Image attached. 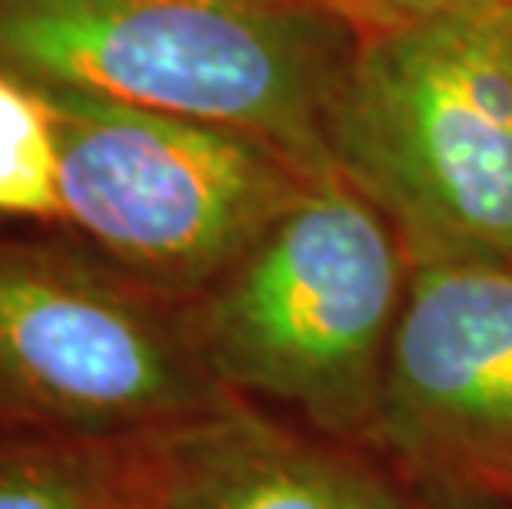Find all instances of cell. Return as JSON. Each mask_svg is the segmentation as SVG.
<instances>
[{
  "label": "cell",
  "instance_id": "3957f363",
  "mask_svg": "<svg viewBox=\"0 0 512 509\" xmlns=\"http://www.w3.org/2000/svg\"><path fill=\"white\" fill-rule=\"evenodd\" d=\"M407 262L377 205L328 172L215 281L212 367L331 430L377 424Z\"/></svg>",
  "mask_w": 512,
  "mask_h": 509
},
{
  "label": "cell",
  "instance_id": "8992f818",
  "mask_svg": "<svg viewBox=\"0 0 512 509\" xmlns=\"http://www.w3.org/2000/svg\"><path fill=\"white\" fill-rule=\"evenodd\" d=\"M0 377L60 414L136 420L195 400L143 308L60 258L0 248Z\"/></svg>",
  "mask_w": 512,
  "mask_h": 509
},
{
  "label": "cell",
  "instance_id": "277c9868",
  "mask_svg": "<svg viewBox=\"0 0 512 509\" xmlns=\"http://www.w3.org/2000/svg\"><path fill=\"white\" fill-rule=\"evenodd\" d=\"M34 86L57 133L63 222L156 285L219 281L328 176L235 129Z\"/></svg>",
  "mask_w": 512,
  "mask_h": 509
},
{
  "label": "cell",
  "instance_id": "7a4b0ae2",
  "mask_svg": "<svg viewBox=\"0 0 512 509\" xmlns=\"http://www.w3.org/2000/svg\"><path fill=\"white\" fill-rule=\"evenodd\" d=\"M328 156L410 265H512V0L361 24Z\"/></svg>",
  "mask_w": 512,
  "mask_h": 509
},
{
  "label": "cell",
  "instance_id": "52a82bcc",
  "mask_svg": "<svg viewBox=\"0 0 512 509\" xmlns=\"http://www.w3.org/2000/svg\"><path fill=\"white\" fill-rule=\"evenodd\" d=\"M166 509H400L357 463L278 437L268 427H222L185 453Z\"/></svg>",
  "mask_w": 512,
  "mask_h": 509
},
{
  "label": "cell",
  "instance_id": "5b68a950",
  "mask_svg": "<svg viewBox=\"0 0 512 509\" xmlns=\"http://www.w3.org/2000/svg\"><path fill=\"white\" fill-rule=\"evenodd\" d=\"M377 427L427 473L512 483V265H410Z\"/></svg>",
  "mask_w": 512,
  "mask_h": 509
},
{
  "label": "cell",
  "instance_id": "6da1fadb",
  "mask_svg": "<svg viewBox=\"0 0 512 509\" xmlns=\"http://www.w3.org/2000/svg\"><path fill=\"white\" fill-rule=\"evenodd\" d=\"M361 24L324 0H0V70L265 139L334 172Z\"/></svg>",
  "mask_w": 512,
  "mask_h": 509
},
{
  "label": "cell",
  "instance_id": "ba28073f",
  "mask_svg": "<svg viewBox=\"0 0 512 509\" xmlns=\"http://www.w3.org/2000/svg\"><path fill=\"white\" fill-rule=\"evenodd\" d=\"M0 215L63 222L60 149L47 100L7 70H0Z\"/></svg>",
  "mask_w": 512,
  "mask_h": 509
},
{
  "label": "cell",
  "instance_id": "9c48e42d",
  "mask_svg": "<svg viewBox=\"0 0 512 509\" xmlns=\"http://www.w3.org/2000/svg\"><path fill=\"white\" fill-rule=\"evenodd\" d=\"M0 509H103L90 473L67 463H17L0 470Z\"/></svg>",
  "mask_w": 512,
  "mask_h": 509
},
{
  "label": "cell",
  "instance_id": "30bf717a",
  "mask_svg": "<svg viewBox=\"0 0 512 509\" xmlns=\"http://www.w3.org/2000/svg\"><path fill=\"white\" fill-rule=\"evenodd\" d=\"M357 24H390V20H417V17H440L460 14V10H476L503 0H324Z\"/></svg>",
  "mask_w": 512,
  "mask_h": 509
}]
</instances>
